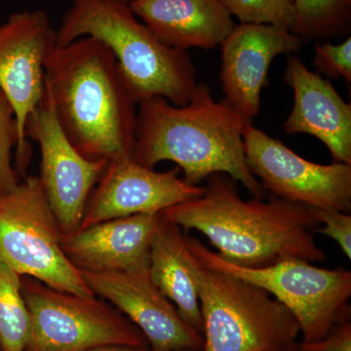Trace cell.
Here are the masks:
<instances>
[{
    "label": "cell",
    "mask_w": 351,
    "mask_h": 351,
    "mask_svg": "<svg viewBox=\"0 0 351 351\" xmlns=\"http://www.w3.org/2000/svg\"><path fill=\"white\" fill-rule=\"evenodd\" d=\"M202 195L164 210L163 219L202 233L226 262L263 267L287 258L323 262L316 243L321 226L314 208L270 196L242 199L235 181L225 173L207 178Z\"/></svg>",
    "instance_id": "1"
},
{
    "label": "cell",
    "mask_w": 351,
    "mask_h": 351,
    "mask_svg": "<svg viewBox=\"0 0 351 351\" xmlns=\"http://www.w3.org/2000/svg\"><path fill=\"white\" fill-rule=\"evenodd\" d=\"M45 93L83 156L110 161L133 156L138 104L105 44L82 38L57 47L46 62Z\"/></svg>",
    "instance_id": "2"
},
{
    "label": "cell",
    "mask_w": 351,
    "mask_h": 351,
    "mask_svg": "<svg viewBox=\"0 0 351 351\" xmlns=\"http://www.w3.org/2000/svg\"><path fill=\"white\" fill-rule=\"evenodd\" d=\"M249 123L225 100L215 101L206 84H198L189 103L175 106L161 97L138 104L132 158L154 169L172 161L184 181L198 182L217 173L240 182L255 198L265 189L252 174L245 156L244 126Z\"/></svg>",
    "instance_id": "3"
},
{
    "label": "cell",
    "mask_w": 351,
    "mask_h": 351,
    "mask_svg": "<svg viewBox=\"0 0 351 351\" xmlns=\"http://www.w3.org/2000/svg\"><path fill=\"white\" fill-rule=\"evenodd\" d=\"M56 32L58 47L82 38L105 44L137 104L161 97L184 106L197 87L188 51L161 43L121 0H73Z\"/></svg>",
    "instance_id": "4"
},
{
    "label": "cell",
    "mask_w": 351,
    "mask_h": 351,
    "mask_svg": "<svg viewBox=\"0 0 351 351\" xmlns=\"http://www.w3.org/2000/svg\"><path fill=\"white\" fill-rule=\"evenodd\" d=\"M195 274L202 351H279L301 334L287 307L263 288L196 261Z\"/></svg>",
    "instance_id": "5"
},
{
    "label": "cell",
    "mask_w": 351,
    "mask_h": 351,
    "mask_svg": "<svg viewBox=\"0 0 351 351\" xmlns=\"http://www.w3.org/2000/svg\"><path fill=\"white\" fill-rule=\"evenodd\" d=\"M186 245L202 267L257 285L287 307L306 343L324 338L350 314V270L322 269L300 258H287L269 267H244L226 262L195 237H186Z\"/></svg>",
    "instance_id": "6"
},
{
    "label": "cell",
    "mask_w": 351,
    "mask_h": 351,
    "mask_svg": "<svg viewBox=\"0 0 351 351\" xmlns=\"http://www.w3.org/2000/svg\"><path fill=\"white\" fill-rule=\"evenodd\" d=\"M62 237L39 177L25 178L0 195V258L21 276L54 290L96 297L64 254Z\"/></svg>",
    "instance_id": "7"
},
{
    "label": "cell",
    "mask_w": 351,
    "mask_h": 351,
    "mask_svg": "<svg viewBox=\"0 0 351 351\" xmlns=\"http://www.w3.org/2000/svg\"><path fill=\"white\" fill-rule=\"evenodd\" d=\"M31 316L25 351H87L101 346H149L143 332L96 297L60 292L34 278L22 281Z\"/></svg>",
    "instance_id": "8"
},
{
    "label": "cell",
    "mask_w": 351,
    "mask_h": 351,
    "mask_svg": "<svg viewBox=\"0 0 351 351\" xmlns=\"http://www.w3.org/2000/svg\"><path fill=\"white\" fill-rule=\"evenodd\" d=\"M252 174L281 199L321 210L351 211V164L311 162L252 124L244 126Z\"/></svg>",
    "instance_id": "9"
},
{
    "label": "cell",
    "mask_w": 351,
    "mask_h": 351,
    "mask_svg": "<svg viewBox=\"0 0 351 351\" xmlns=\"http://www.w3.org/2000/svg\"><path fill=\"white\" fill-rule=\"evenodd\" d=\"M58 47L56 29L43 10H24L0 25V91L12 106L17 122L18 174L31 159L25 123L45 93V66Z\"/></svg>",
    "instance_id": "10"
},
{
    "label": "cell",
    "mask_w": 351,
    "mask_h": 351,
    "mask_svg": "<svg viewBox=\"0 0 351 351\" xmlns=\"http://www.w3.org/2000/svg\"><path fill=\"white\" fill-rule=\"evenodd\" d=\"M25 135L39 145V179L62 232H76L88 199L110 161L88 159L73 147L58 123L46 93L27 117Z\"/></svg>",
    "instance_id": "11"
},
{
    "label": "cell",
    "mask_w": 351,
    "mask_h": 351,
    "mask_svg": "<svg viewBox=\"0 0 351 351\" xmlns=\"http://www.w3.org/2000/svg\"><path fill=\"white\" fill-rule=\"evenodd\" d=\"M80 274L95 295L112 304L143 332L152 351L202 350L203 337L152 282L149 269Z\"/></svg>",
    "instance_id": "12"
},
{
    "label": "cell",
    "mask_w": 351,
    "mask_h": 351,
    "mask_svg": "<svg viewBox=\"0 0 351 351\" xmlns=\"http://www.w3.org/2000/svg\"><path fill=\"white\" fill-rule=\"evenodd\" d=\"M180 171L177 166L157 172L132 157L112 159L88 199L80 228L133 215L162 213L202 195L203 188L181 179Z\"/></svg>",
    "instance_id": "13"
},
{
    "label": "cell",
    "mask_w": 351,
    "mask_h": 351,
    "mask_svg": "<svg viewBox=\"0 0 351 351\" xmlns=\"http://www.w3.org/2000/svg\"><path fill=\"white\" fill-rule=\"evenodd\" d=\"M302 41L283 27L267 24L235 25L221 44L219 80L225 100L246 121L253 122L261 110V95L269 85L272 61L279 55H293Z\"/></svg>",
    "instance_id": "14"
},
{
    "label": "cell",
    "mask_w": 351,
    "mask_h": 351,
    "mask_svg": "<svg viewBox=\"0 0 351 351\" xmlns=\"http://www.w3.org/2000/svg\"><path fill=\"white\" fill-rule=\"evenodd\" d=\"M284 82L294 92V105L283 124L285 133L313 136L329 149L334 162L351 164L350 103L295 55L288 57Z\"/></svg>",
    "instance_id": "15"
},
{
    "label": "cell",
    "mask_w": 351,
    "mask_h": 351,
    "mask_svg": "<svg viewBox=\"0 0 351 351\" xmlns=\"http://www.w3.org/2000/svg\"><path fill=\"white\" fill-rule=\"evenodd\" d=\"M161 213L101 221L64 234L62 248L80 270L136 271L149 269V250Z\"/></svg>",
    "instance_id": "16"
},
{
    "label": "cell",
    "mask_w": 351,
    "mask_h": 351,
    "mask_svg": "<svg viewBox=\"0 0 351 351\" xmlns=\"http://www.w3.org/2000/svg\"><path fill=\"white\" fill-rule=\"evenodd\" d=\"M129 7L171 48L219 47L237 25L223 0H132Z\"/></svg>",
    "instance_id": "17"
},
{
    "label": "cell",
    "mask_w": 351,
    "mask_h": 351,
    "mask_svg": "<svg viewBox=\"0 0 351 351\" xmlns=\"http://www.w3.org/2000/svg\"><path fill=\"white\" fill-rule=\"evenodd\" d=\"M195 265V258L189 250L186 237L182 234L181 228L162 217L149 250V277L174 304L184 322L202 334Z\"/></svg>",
    "instance_id": "18"
},
{
    "label": "cell",
    "mask_w": 351,
    "mask_h": 351,
    "mask_svg": "<svg viewBox=\"0 0 351 351\" xmlns=\"http://www.w3.org/2000/svg\"><path fill=\"white\" fill-rule=\"evenodd\" d=\"M291 32L302 43L343 38L351 29V0H294Z\"/></svg>",
    "instance_id": "19"
},
{
    "label": "cell",
    "mask_w": 351,
    "mask_h": 351,
    "mask_svg": "<svg viewBox=\"0 0 351 351\" xmlns=\"http://www.w3.org/2000/svg\"><path fill=\"white\" fill-rule=\"evenodd\" d=\"M31 335V316L20 274L0 258V348L25 351Z\"/></svg>",
    "instance_id": "20"
},
{
    "label": "cell",
    "mask_w": 351,
    "mask_h": 351,
    "mask_svg": "<svg viewBox=\"0 0 351 351\" xmlns=\"http://www.w3.org/2000/svg\"><path fill=\"white\" fill-rule=\"evenodd\" d=\"M232 17L247 24H267L291 31L294 25V0H223Z\"/></svg>",
    "instance_id": "21"
},
{
    "label": "cell",
    "mask_w": 351,
    "mask_h": 351,
    "mask_svg": "<svg viewBox=\"0 0 351 351\" xmlns=\"http://www.w3.org/2000/svg\"><path fill=\"white\" fill-rule=\"evenodd\" d=\"M18 142L15 113L5 95L0 91V195L12 191L20 182L12 165V151Z\"/></svg>",
    "instance_id": "22"
},
{
    "label": "cell",
    "mask_w": 351,
    "mask_h": 351,
    "mask_svg": "<svg viewBox=\"0 0 351 351\" xmlns=\"http://www.w3.org/2000/svg\"><path fill=\"white\" fill-rule=\"evenodd\" d=\"M313 66L328 80H345L351 83V38L341 43H317L314 46Z\"/></svg>",
    "instance_id": "23"
},
{
    "label": "cell",
    "mask_w": 351,
    "mask_h": 351,
    "mask_svg": "<svg viewBox=\"0 0 351 351\" xmlns=\"http://www.w3.org/2000/svg\"><path fill=\"white\" fill-rule=\"evenodd\" d=\"M316 216L321 225L314 232L326 235L334 239L341 247L348 260H351V216L338 210L315 209Z\"/></svg>",
    "instance_id": "24"
},
{
    "label": "cell",
    "mask_w": 351,
    "mask_h": 351,
    "mask_svg": "<svg viewBox=\"0 0 351 351\" xmlns=\"http://www.w3.org/2000/svg\"><path fill=\"white\" fill-rule=\"evenodd\" d=\"M301 351H351V325L348 318L341 321L326 337L299 346Z\"/></svg>",
    "instance_id": "25"
},
{
    "label": "cell",
    "mask_w": 351,
    "mask_h": 351,
    "mask_svg": "<svg viewBox=\"0 0 351 351\" xmlns=\"http://www.w3.org/2000/svg\"><path fill=\"white\" fill-rule=\"evenodd\" d=\"M87 351H152L149 346H101V348H93Z\"/></svg>",
    "instance_id": "26"
},
{
    "label": "cell",
    "mask_w": 351,
    "mask_h": 351,
    "mask_svg": "<svg viewBox=\"0 0 351 351\" xmlns=\"http://www.w3.org/2000/svg\"><path fill=\"white\" fill-rule=\"evenodd\" d=\"M279 351H301L299 346H295L294 343H291L290 346H286L285 348Z\"/></svg>",
    "instance_id": "27"
},
{
    "label": "cell",
    "mask_w": 351,
    "mask_h": 351,
    "mask_svg": "<svg viewBox=\"0 0 351 351\" xmlns=\"http://www.w3.org/2000/svg\"><path fill=\"white\" fill-rule=\"evenodd\" d=\"M121 1L126 2V3H129V2L132 1V0H121Z\"/></svg>",
    "instance_id": "28"
},
{
    "label": "cell",
    "mask_w": 351,
    "mask_h": 351,
    "mask_svg": "<svg viewBox=\"0 0 351 351\" xmlns=\"http://www.w3.org/2000/svg\"><path fill=\"white\" fill-rule=\"evenodd\" d=\"M184 351H199V350H184Z\"/></svg>",
    "instance_id": "29"
},
{
    "label": "cell",
    "mask_w": 351,
    "mask_h": 351,
    "mask_svg": "<svg viewBox=\"0 0 351 351\" xmlns=\"http://www.w3.org/2000/svg\"><path fill=\"white\" fill-rule=\"evenodd\" d=\"M0 351H2L1 348H0Z\"/></svg>",
    "instance_id": "30"
}]
</instances>
